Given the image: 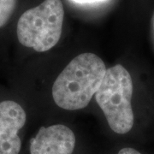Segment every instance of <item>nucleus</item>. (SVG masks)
Instances as JSON below:
<instances>
[{"label":"nucleus","instance_id":"nucleus-1","mask_svg":"<svg viewBox=\"0 0 154 154\" xmlns=\"http://www.w3.org/2000/svg\"><path fill=\"white\" fill-rule=\"evenodd\" d=\"M104 61L94 53L75 57L61 72L52 87L54 102L62 109H84L96 94L106 73Z\"/></svg>","mask_w":154,"mask_h":154},{"label":"nucleus","instance_id":"nucleus-2","mask_svg":"<svg viewBox=\"0 0 154 154\" xmlns=\"http://www.w3.org/2000/svg\"><path fill=\"white\" fill-rule=\"evenodd\" d=\"M132 95L133 82L128 71L121 64L109 68L95 99L110 128L116 134H127L134 126Z\"/></svg>","mask_w":154,"mask_h":154},{"label":"nucleus","instance_id":"nucleus-3","mask_svg":"<svg viewBox=\"0 0 154 154\" xmlns=\"http://www.w3.org/2000/svg\"><path fill=\"white\" fill-rule=\"evenodd\" d=\"M64 10L61 0H45L22 14L17 23L19 42L38 52H45L59 41Z\"/></svg>","mask_w":154,"mask_h":154},{"label":"nucleus","instance_id":"nucleus-4","mask_svg":"<svg viewBox=\"0 0 154 154\" xmlns=\"http://www.w3.org/2000/svg\"><path fill=\"white\" fill-rule=\"evenodd\" d=\"M26 120L25 110L17 102L0 103V154H19L22 141L18 132Z\"/></svg>","mask_w":154,"mask_h":154},{"label":"nucleus","instance_id":"nucleus-5","mask_svg":"<svg viewBox=\"0 0 154 154\" xmlns=\"http://www.w3.org/2000/svg\"><path fill=\"white\" fill-rule=\"evenodd\" d=\"M75 147V134L63 124L41 127L30 140V154H72Z\"/></svg>","mask_w":154,"mask_h":154},{"label":"nucleus","instance_id":"nucleus-6","mask_svg":"<svg viewBox=\"0 0 154 154\" xmlns=\"http://www.w3.org/2000/svg\"><path fill=\"white\" fill-rule=\"evenodd\" d=\"M17 0H0V28L4 27L16 9Z\"/></svg>","mask_w":154,"mask_h":154},{"label":"nucleus","instance_id":"nucleus-7","mask_svg":"<svg viewBox=\"0 0 154 154\" xmlns=\"http://www.w3.org/2000/svg\"><path fill=\"white\" fill-rule=\"evenodd\" d=\"M117 154H141L139 151L135 150L134 148L130 147H126V148H122L119 151V152Z\"/></svg>","mask_w":154,"mask_h":154},{"label":"nucleus","instance_id":"nucleus-8","mask_svg":"<svg viewBox=\"0 0 154 154\" xmlns=\"http://www.w3.org/2000/svg\"><path fill=\"white\" fill-rule=\"evenodd\" d=\"M78 4H90V3H97V2H102L105 0H72Z\"/></svg>","mask_w":154,"mask_h":154}]
</instances>
